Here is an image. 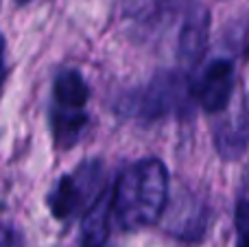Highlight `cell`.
Wrapping results in <instances>:
<instances>
[{
    "label": "cell",
    "mask_w": 249,
    "mask_h": 247,
    "mask_svg": "<svg viewBox=\"0 0 249 247\" xmlns=\"http://www.w3.org/2000/svg\"><path fill=\"white\" fill-rule=\"evenodd\" d=\"M168 199V171L158 158L127 166L112 188V217L127 232L160 221Z\"/></svg>",
    "instance_id": "6da1fadb"
},
{
    "label": "cell",
    "mask_w": 249,
    "mask_h": 247,
    "mask_svg": "<svg viewBox=\"0 0 249 247\" xmlns=\"http://www.w3.org/2000/svg\"><path fill=\"white\" fill-rule=\"evenodd\" d=\"M103 191V164L99 160H88L81 166L59 177L48 195V208L53 217L66 221L88 210L90 204Z\"/></svg>",
    "instance_id": "7a4b0ae2"
},
{
    "label": "cell",
    "mask_w": 249,
    "mask_h": 247,
    "mask_svg": "<svg viewBox=\"0 0 249 247\" xmlns=\"http://www.w3.org/2000/svg\"><path fill=\"white\" fill-rule=\"evenodd\" d=\"M236 86V72L230 59H214L201 70L193 86V96L206 112H223L230 105Z\"/></svg>",
    "instance_id": "3957f363"
},
{
    "label": "cell",
    "mask_w": 249,
    "mask_h": 247,
    "mask_svg": "<svg viewBox=\"0 0 249 247\" xmlns=\"http://www.w3.org/2000/svg\"><path fill=\"white\" fill-rule=\"evenodd\" d=\"M175 96H177L175 79L166 77L162 81H155L146 90L129 94L127 101L121 105V109L127 112L129 116L133 114V116H142V118H155L166 114L175 105Z\"/></svg>",
    "instance_id": "277c9868"
},
{
    "label": "cell",
    "mask_w": 249,
    "mask_h": 247,
    "mask_svg": "<svg viewBox=\"0 0 249 247\" xmlns=\"http://www.w3.org/2000/svg\"><path fill=\"white\" fill-rule=\"evenodd\" d=\"M216 151L228 160L241 158L249 147V101L241 105L236 114L225 118L214 129Z\"/></svg>",
    "instance_id": "5b68a950"
},
{
    "label": "cell",
    "mask_w": 249,
    "mask_h": 247,
    "mask_svg": "<svg viewBox=\"0 0 249 247\" xmlns=\"http://www.w3.org/2000/svg\"><path fill=\"white\" fill-rule=\"evenodd\" d=\"M112 226V191H101L90 204L81 223V247H103Z\"/></svg>",
    "instance_id": "8992f818"
},
{
    "label": "cell",
    "mask_w": 249,
    "mask_h": 247,
    "mask_svg": "<svg viewBox=\"0 0 249 247\" xmlns=\"http://www.w3.org/2000/svg\"><path fill=\"white\" fill-rule=\"evenodd\" d=\"M53 96H55V107L57 109H74L81 112L88 103V86L83 81L81 72L77 70H64L57 74L55 86H53Z\"/></svg>",
    "instance_id": "52a82bcc"
},
{
    "label": "cell",
    "mask_w": 249,
    "mask_h": 247,
    "mask_svg": "<svg viewBox=\"0 0 249 247\" xmlns=\"http://www.w3.org/2000/svg\"><path fill=\"white\" fill-rule=\"evenodd\" d=\"M208 24H210V18H208V11L203 7H195L186 16V24L179 39L181 55L186 59H197L203 53L208 42Z\"/></svg>",
    "instance_id": "ba28073f"
},
{
    "label": "cell",
    "mask_w": 249,
    "mask_h": 247,
    "mask_svg": "<svg viewBox=\"0 0 249 247\" xmlns=\"http://www.w3.org/2000/svg\"><path fill=\"white\" fill-rule=\"evenodd\" d=\"M53 136H55V142L59 144L61 149L72 147L79 140V136L83 134L88 125V116L86 112H74V109H53Z\"/></svg>",
    "instance_id": "9c48e42d"
},
{
    "label": "cell",
    "mask_w": 249,
    "mask_h": 247,
    "mask_svg": "<svg viewBox=\"0 0 249 247\" xmlns=\"http://www.w3.org/2000/svg\"><path fill=\"white\" fill-rule=\"evenodd\" d=\"M236 232H238V245L236 247H249V201L241 199L236 204Z\"/></svg>",
    "instance_id": "30bf717a"
},
{
    "label": "cell",
    "mask_w": 249,
    "mask_h": 247,
    "mask_svg": "<svg viewBox=\"0 0 249 247\" xmlns=\"http://www.w3.org/2000/svg\"><path fill=\"white\" fill-rule=\"evenodd\" d=\"M0 247H24L22 234L9 226H0Z\"/></svg>",
    "instance_id": "8fae6325"
},
{
    "label": "cell",
    "mask_w": 249,
    "mask_h": 247,
    "mask_svg": "<svg viewBox=\"0 0 249 247\" xmlns=\"http://www.w3.org/2000/svg\"><path fill=\"white\" fill-rule=\"evenodd\" d=\"M2 51H4V46H2V37H0V83H2V74H4V59H2Z\"/></svg>",
    "instance_id": "7c38bea8"
},
{
    "label": "cell",
    "mask_w": 249,
    "mask_h": 247,
    "mask_svg": "<svg viewBox=\"0 0 249 247\" xmlns=\"http://www.w3.org/2000/svg\"><path fill=\"white\" fill-rule=\"evenodd\" d=\"M243 191H245V201H249V171L245 175V182H243Z\"/></svg>",
    "instance_id": "4fadbf2b"
},
{
    "label": "cell",
    "mask_w": 249,
    "mask_h": 247,
    "mask_svg": "<svg viewBox=\"0 0 249 247\" xmlns=\"http://www.w3.org/2000/svg\"><path fill=\"white\" fill-rule=\"evenodd\" d=\"M18 4H26V2H31V0H16Z\"/></svg>",
    "instance_id": "5bb4252c"
}]
</instances>
